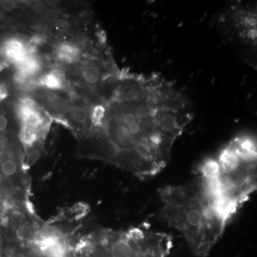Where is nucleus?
I'll return each mask as SVG.
<instances>
[{"label":"nucleus","instance_id":"nucleus-4","mask_svg":"<svg viewBox=\"0 0 257 257\" xmlns=\"http://www.w3.org/2000/svg\"><path fill=\"white\" fill-rule=\"evenodd\" d=\"M5 53L10 60L20 64L28 57L29 51L25 44L20 40H12L5 45Z\"/></svg>","mask_w":257,"mask_h":257},{"label":"nucleus","instance_id":"nucleus-3","mask_svg":"<svg viewBox=\"0 0 257 257\" xmlns=\"http://www.w3.org/2000/svg\"><path fill=\"white\" fill-rule=\"evenodd\" d=\"M256 17L254 3H236L223 10L216 20L223 38L251 65L256 61Z\"/></svg>","mask_w":257,"mask_h":257},{"label":"nucleus","instance_id":"nucleus-7","mask_svg":"<svg viewBox=\"0 0 257 257\" xmlns=\"http://www.w3.org/2000/svg\"><path fill=\"white\" fill-rule=\"evenodd\" d=\"M60 18L58 11L53 8L47 10L44 13V18L45 21L49 23H55Z\"/></svg>","mask_w":257,"mask_h":257},{"label":"nucleus","instance_id":"nucleus-8","mask_svg":"<svg viewBox=\"0 0 257 257\" xmlns=\"http://www.w3.org/2000/svg\"><path fill=\"white\" fill-rule=\"evenodd\" d=\"M56 30L60 33H65L71 28V24L66 19L60 18L55 23Z\"/></svg>","mask_w":257,"mask_h":257},{"label":"nucleus","instance_id":"nucleus-2","mask_svg":"<svg viewBox=\"0 0 257 257\" xmlns=\"http://www.w3.org/2000/svg\"><path fill=\"white\" fill-rule=\"evenodd\" d=\"M162 215L178 230L196 254L206 256L224 233L221 220L198 187L167 186L160 191Z\"/></svg>","mask_w":257,"mask_h":257},{"label":"nucleus","instance_id":"nucleus-10","mask_svg":"<svg viewBox=\"0 0 257 257\" xmlns=\"http://www.w3.org/2000/svg\"><path fill=\"white\" fill-rule=\"evenodd\" d=\"M9 127V120L6 115L0 114V135L6 133Z\"/></svg>","mask_w":257,"mask_h":257},{"label":"nucleus","instance_id":"nucleus-12","mask_svg":"<svg viewBox=\"0 0 257 257\" xmlns=\"http://www.w3.org/2000/svg\"><path fill=\"white\" fill-rule=\"evenodd\" d=\"M8 96V89L6 84H0V101L6 99Z\"/></svg>","mask_w":257,"mask_h":257},{"label":"nucleus","instance_id":"nucleus-11","mask_svg":"<svg viewBox=\"0 0 257 257\" xmlns=\"http://www.w3.org/2000/svg\"><path fill=\"white\" fill-rule=\"evenodd\" d=\"M18 5L16 2L11 1V0H8V1L3 2L2 3V7L3 9L6 12H13V10L18 8Z\"/></svg>","mask_w":257,"mask_h":257},{"label":"nucleus","instance_id":"nucleus-9","mask_svg":"<svg viewBox=\"0 0 257 257\" xmlns=\"http://www.w3.org/2000/svg\"><path fill=\"white\" fill-rule=\"evenodd\" d=\"M13 187L11 184L9 183L0 173V198L5 196Z\"/></svg>","mask_w":257,"mask_h":257},{"label":"nucleus","instance_id":"nucleus-6","mask_svg":"<svg viewBox=\"0 0 257 257\" xmlns=\"http://www.w3.org/2000/svg\"><path fill=\"white\" fill-rule=\"evenodd\" d=\"M38 84L50 89H62L64 87L65 82H62L52 72L43 74L38 81Z\"/></svg>","mask_w":257,"mask_h":257},{"label":"nucleus","instance_id":"nucleus-1","mask_svg":"<svg viewBox=\"0 0 257 257\" xmlns=\"http://www.w3.org/2000/svg\"><path fill=\"white\" fill-rule=\"evenodd\" d=\"M98 128L117 147L119 167L141 178L160 173L193 119L192 103L175 83L157 72H118L103 96Z\"/></svg>","mask_w":257,"mask_h":257},{"label":"nucleus","instance_id":"nucleus-5","mask_svg":"<svg viewBox=\"0 0 257 257\" xmlns=\"http://www.w3.org/2000/svg\"><path fill=\"white\" fill-rule=\"evenodd\" d=\"M56 55L62 62L72 63L79 58L80 50L73 44L62 43L57 47Z\"/></svg>","mask_w":257,"mask_h":257}]
</instances>
